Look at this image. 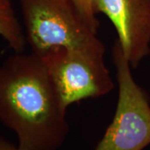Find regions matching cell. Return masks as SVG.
Here are the masks:
<instances>
[{
  "label": "cell",
  "instance_id": "cell-5",
  "mask_svg": "<svg viewBox=\"0 0 150 150\" xmlns=\"http://www.w3.org/2000/svg\"><path fill=\"white\" fill-rule=\"evenodd\" d=\"M92 5L111 21L124 56L137 69L150 54V0H92Z\"/></svg>",
  "mask_w": 150,
  "mask_h": 150
},
{
  "label": "cell",
  "instance_id": "cell-4",
  "mask_svg": "<svg viewBox=\"0 0 150 150\" xmlns=\"http://www.w3.org/2000/svg\"><path fill=\"white\" fill-rule=\"evenodd\" d=\"M24 33L31 51L43 56L54 48H78L98 38L72 0H19Z\"/></svg>",
  "mask_w": 150,
  "mask_h": 150
},
{
  "label": "cell",
  "instance_id": "cell-1",
  "mask_svg": "<svg viewBox=\"0 0 150 150\" xmlns=\"http://www.w3.org/2000/svg\"><path fill=\"white\" fill-rule=\"evenodd\" d=\"M67 109L40 56L8 57L0 67V122L22 150H58L69 133Z\"/></svg>",
  "mask_w": 150,
  "mask_h": 150
},
{
  "label": "cell",
  "instance_id": "cell-7",
  "mask_svg": "<svg viewBox=\"0 0 150 150\" xmlns=\"http://www.w3.org/2000/svg\"><path fill=\"white\" fill-rule=\"evenodd\" d=\"M72 2L86 24L93 32L97 33L99 28V22L93 8L92 0H72Z\"/></svg>",
  "mask_w": 150,
  "mask_h": 150
},
{
  "label": "cell",
  "instance_id": "cell-8",
  "mask_svg": "<svg viewBox=\"0 0 150 150\" xmlns=\"http://www.w3.org/2000/svg\"><path fill=\"white\" fill-rule=\"evenodd\" d=\"M0 150H22L18 148V145H14L11 142L5 139L0 136Z\"/></svg>",
  "mask_w": 150,
  "mask_h": 150
},
{
  "label": "cell",
  "instance_id": "cell-6",
  "mask_svg": "<svg viewBox=\"0 0 150 150\" xmlns=\"http://www.w3.org/2000/svg\"><path fill=\"white\" fill-rule=\"evenodd\" d=\"M0 36L14 53H23L27 45L25 33L11 0H0Z\"/></svg>",
  "mask_w": 150,
  "mask_h": 150
},
{
  "label": "cell",
  "instance_id": "cell-3",
  "mask_svg": "<svg viewBox=\"0 0 150 150\" xmlns=\"http://www.w3.org/2000/svg\"><path fill=\"white\" fill-rule=\"evenodd\" d=\"M112 59L118 97L112 122L94 150H144L150 145V98L134 80L131 65L116 39Z\"/></svg>",
  "mask_w": 150,
  "mask_h": 150
},
{
  "label": "cell",
  "instance_id": "cell-2",
  "mask_svg": "<svg viewBox=\"0 0 150 150\" xmlns=\"http://www.w3.org/2000/svg\"><path fill=\"white\" fill-rule=\"evenodd\" d=\"M104 54L105 47L98 40L83 47L54 48L41 56L65 107L105 96L113 89Z\"/></svg>",
  "mask_w": 150,
  "mask_h": 150
}]
</instances>
